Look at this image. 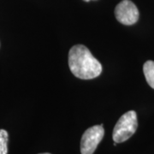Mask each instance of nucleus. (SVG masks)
Returning <instances> with one entry per match:
<instances>
[{"instance_id": "nucleus-1", "label": "nucleus", "mask_w": 154, "mask_h": 154, "mask_svg": "<svg viewBox=\"0 0 154 154\" xmlns=\"http://www.w3.org/2000/svg\"><path fill=\"white\" fill-rule=\"evenodd\" d=\"M69 67L75 76L82 80L94 79L103 70L99 61L83 45H75L69 50Z\"/></svg>"}, {"instance_id": "nucleus-2", "label": "nucleus", "mask_w": 154, "mask_h": 154, "mask_svg": "<svg viewBox=\"0 0 154 154\" xmlns=\"http://www.w3.org/2000/svg\"><path fill=\"white\" fill-rule=\"evenodd\" d=\"M138 128L137 114L134 110H129L122 116L114 127L112 138L114 142L122 143L128 140L136 132Z\"/></svg>"}, {"instance_id": "nucleus-3", "label": "nucleus", "mask_w": 154, "mask_h": 154, "mask_svg": "<svg viewBox=\"0 0 154 154\" xmlns=\"http://www.w3.org/2000/svg\"><path fill=\"white\" fill-rule=\"evenodd\" d=\"M105 135L103 125H95L88 128L81 140V153L94 154Z\"/></svg>"}, {"instance_id": "nucleus-4", "label": "nucleus", "mask_w": 154, "mask_h": 154, "mask_svg": "<svg viewBox=\"0 0 154 154\" xmlns=\"http://www.w3.org/2000/svg\"><path fill=\"white\" fill-rule=\"evenodd\" d=\"M116 19L118 22L126 25H134L138 22L140 13L136 5L130 0H122L115 9Z\"/></svg>"}, {"instance_id": "nucleus-5", "label": "nucleus", "mask_w": 154, "mask_h": 154, "mask_svg": "<svg viewBox=\"0 0 154 154\" xmlns=\"http://www.w3.org/2000/svg\"><path fill=\"white\" fill-rule=\"evenodd\" d=\"M143 72L148 85L154 89V61H146L144 63Z\"/></svg>"}, {"instance_id": "nucleus-6", "label": "nucleus", "mask_w": 154, "mask_h": 154, "mask_svg": "<svg viewBox=\"0 0 154 154\" xmlns=\"http://www.w3.org/2000/svg\"><path fill=\"white\" fill-rule=\"evenodd\" d=\"M9 134L5 129H0V154H8Z\"/></svg>"}, {"instance_id": "nucleus-7", "label": "nucleus", "mask_w": 154, "mask_h": 154, "mask_svg": "<svg viewBox=\"0 0 154 154\" xmlns=\"http://www.w3.org/2000/svg\"><path fill=\"white\" fill-rule=\"evenodd\" d=\"M85 2H89V1H91V0H84Z\"/></svg>"}, {"instance_id": "nucleus-8", "label": "nucleus", "mask_w": 154, "mask_h": 154, "mask_svg": "<svg viewBox=\"0 0 154 154\" xmlns=\"http://www.w3.org/2000/svg\"><path fill=\"white\" fill-rule=\"evenodd\" d=\"M39 154H51V153H48V152H45V153H39Z\"/></svg>"}]
</instances>
